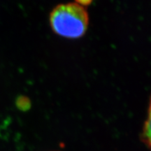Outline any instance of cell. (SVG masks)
I'll return each instance as SVG.
<instances>
[{"label":"cell","instance_id":"4","mask_svg":"<svg viewBox=\"0 0 151 151\" xmlns=\"http://www.w3.org/2000/svg\"><path fill=\"white\" fill-rule=\"evenodd\" d=\"M76 2L78 4L82 6H86L90 5L92 3V0H75Z\"/></svg>","mask_w":151,"mask_h":151},{"label":"cell","instance_id":"2","mask_svg":"<svg viewBox=\"0 0 151 151\" xmlns=\"http://www.w3.org/2000/svg\"><path fill=\"white\" fill-rule=\"evenodd\" d=\"M148 112V116L141 132V139L147 148L151 151V98Z\"/></svg>","mask_w":151,"mask_h":151},{"label":"cell","instance_id":"3","mask_svg":"<svg viewBox=\"0 0 151 151\" xmlns=\"http://www.w3.org/2000/svg\"><path fill=\"white\" fill-rule=\"evenodd\" d=\"M16 104L17 108L20 111H27L30 106V101L28 98L24 96H20L17 98Z\"/></svg>","mask_w":151,"mask_h":151},{"label":"cell","instance_id":"1","mask_svg":"<svg viewBox=\"0 0 151 151\" xmlns=\"http://www.w3.org/2000/svg\"><path fill=\"white\" fill-rule=\"evenodd\" d=\"M50 27L56 35L69 39L82 37L89 24V16L86 8L78 4L58 5L49 17Z\"/></svg>","mask_w":151,"mask_h":151}]
</instances>
